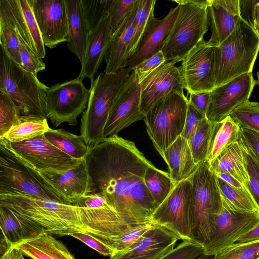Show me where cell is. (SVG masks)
I'll list each match as a JSON object with an SVG mask.
<instances>
[{"label":"cell","instance_id":"6da1fadb","mask_svg":"<svg viewBox=\"0 0 259 259\" xmlns=\"http://www.w3.org/2000/svg\"><path fill=\"white\" fill-rule=\"evenodd\" d=\"M84 159L90 181L88 195H103L130 225L152 223L158 205L144 176L154 165L134 142L117 135L107 137L90 148Z\"/></svg>","mask_w":259,"mask_h":259},{"label":"cell","instance_id":"7a4b0ae2","mask_svg":"<svg viewBox=\"0 0 259 259\" xmlns=\"http://www.w3.org/2000/svg\"><path fill=\"white\" fill-rule=\"evenodd\" d=\"M0 206L14 213L28 239L42 233L65 236L83 232L78 208L72 204L15 194L0 195Z\"/></svg>","mask_w":259,"mask_h":259},{"label":"cell","instance_id":"3957f363","mask_svg":"<svg viewBox=\"0 0 259 259\" xmlns=\"http://www.w3.org/2000/svg\"><path fill=\"white\" fill-rule=\"evenodd\" d=\"M191 183L190 227L193 240L204 247L211 240L223 199L216 173L207 160L197 164Z\"/></svg>","mask_w":259,"mask_h":259},{"label":"cell","instance_id":"277c9868","mask_svg":"<svg viewBox=\"0 0 259 259\" xmlns=\"http://www.w3.org/2000/svg\"><path fill=\"white\" fill-rule=\"evenodd\" d=\"M259 52V36L244 19L214 52L215 88L242 74L251 73Z\"/></svg>","mask_w":259,"mask_h":259},{"label":"cell","instance_id":"5b68a950","mask_svg":"<svg viewBox=\"0 0 259 259\" xmlns=\"http://www.w3.org/2000/svg\"><path fill=\"white\" fill-rule=\"evenodd\" d=\"M132 70L127 67L114 73L104 71L91 82L87 108L80 126V136L89 148L106 138L104 130L110 110Z\"/></svg>","mask_w":259,"mask_h":259},{"label":"cell","instance_id":"8992f818","mask_svg":"<svg viewBox=\"0 0 259 259\" xmlns=\"http://www.w3.org/2000/svg\"><path fill=\"white\" fill-rule=\"evenodd\" d=\"M179 11L161 50L166 63H176L203 39L208 30L207 0L174 1Z\"/></svg>","mask_w":259,"mask_h":259},{"label":"cell","instance_id":"52a82bcc","mask_svg":"<svg viewBox=\"0 0 259 259\" xmlns=\"http://www.w3.org/2000/svg\"><path fill=\"white\" fill-rule=\"evenodd\" d=\"M0 89L4 90L23 115L46 117V92L49 87L35 75L14 62L1 47Z\"/></svg>","mask_w":259,"mask_h":259},{"label":"cell","instance_id":"ba28073f","mask_svg":"<svg viewBox=\"0 0 259 259\" xmlns=\"http://www.w3.org/2000/svg\"><path fill=\"white\" fill-rule=\"evenodd\" d=\"M188 104L185 95L175 93L161 100L145 114L144 120L147 134L161 156L181 136Z\"/></svg>","mask_w":259,"mask_h":259},{"label":"cell","instance_id":"9c48e42d","mask_svg":"<svg viewBox=\"0 0 259 259\" xmlns=\"http://www.w3.org/2000/svg\"><path fill=\"white\" fill-rule=\"evenodd\" d=\"M15 194L66 204L48 187L37 171L24 164L0 141V195Z\"/></svg>","mask_w":259,"mask_h":259},{"label":"cell","instance_id":"30bf717a","mask_svg":"<svg viewBox=\"0 0 259 259\" xmlns=\"http://www.w3.org/2000/svg\"><path fill=\"white\" fill-rule=\"evenodd\" d=\"M72 205L78 208L83 232L98 238L108 246L110 237L135 226L127 224L102 194L85 196Z\"/></svg>","mask_w":259,"mask_h":259},{"label":"cell","instance_id":"8fae6325","mask_svg":"<svg viewBox=\"0 0 259 259\" xmlns=\"http://www.w3.org/2000/svg\"><path fill=\"white\" fill-rule=\"evenodd\" d=\"M90 89L78 77L49 87L46 92V116L57 127L64 122L77 124L78 116L86 110Z\"/></svg>","mask_w":259,"mask_h":259},{"label":"cell","instance_id":"7c38bea8","mask_svg":"<svg viewBox=\"0 0 259 259\" xmlns=\"http://www.w3.org/2000/svg\"><path fill=\"white\" fill-rule=\"evenodd\" d=\"M24 164L37 171L62 172L77 166L83 159L73 158L50 143L44 135L19 143L0 138Z\"/></svg>","mask_w":259,"mask_h":259},{"label":"cell","instance_id":"4fadbf2b","mask_svg":"<svg viewBox=\"0 0 259 259\" xmlns=\"http://www.w3.org/2000/svg\"><path fill=\"white\" fill-rule=\"evenodd\" d=\"M191 183L189 178L178 184L151 217V223L163 227L180 240H193L190 227Z\"/></svg>","mask_w":259,"mask_h":259},{"label":"cell","instance_id":"5bb4252c","mask_svg":"<svg viewBox=\"0 0 259 259\" xmlns=\"http://www.w3.org/2000/svg\"><path fill=\"white\" fill-rule=\"evenodd\" d=\"M222 199V209L217 218L214 232L204 246L206 254H217L235 243L259 223L258 212L240 210Z\"/></svg>","mask_w":259,"mask_h":259},{"label":"cell","instance_id":"9a60e30c","mask_svg":"<svg viewBox=\"0 0 259 259\" xmlns=\"http://www.w3.org/2000/svg\"><path fill=\"white\" fill-rule=\"evenodd\" d=\"M217 46L202 39L183 59L179 68L188 94L211 92L215 88L214 52Z\"/></svg>","mask_w":259,"mask_h":259},{"label":"cell","instance_id":"2e32d148","mask_svg":"<svg viewBox=\"0 0 259 259\" xmlns=\"http://www.w3.org/2000/svg\"><path fill=\"white\" fill-rule=\"evenodd\" d=\"M0 23L13 30L37 57H45V46L28 0H0Z\"/></svg>","mask_w":259,"mask_h":259},{"label":"cell","instance_id":"e0dca14e","mask_svg":"<svg viewBox=\"0 0 259 259\" xmlns=\"http://www.w3.org/2000/svg\"><path fill=\"white\" fill-rule=\"evenodd\" d=\"M256 83L251 72L214 88L210 92L205 117L216 123L229 116L235 108L249 100Z\"/></svg>","mask_w":259,"mask_h":259},{"label":"cell","instance_id":"ac0fdd59","mask_svg":"<svg viewBox=\"0 0 259 259\" xmlns=\"http://www.w3.org/2000/svg\"><path fill=\"white\" fill-rule=\"evenodd\" d=\"M144 118L140 109L139 79L133 70L110 110L104 127V137L117 135L121 130Z\"/></svg>","mask_w":259,"mask_h":259},{"label":"cell","instance_id":"d6986e66","mask_svg":"<svg viewBox=\"0 0 259 259\" xmlns=\"http://www.w3.org/2000/svg\"><path fill=\"white\" fill-rule=\"evenodd\" d=\"M140 109L145 114L158 102L173 94L185 95L179 67L171 62L165 63L139 83Z\"/></svg>","mask_w":259,"mask_h":259},{"label":"cell","instance_id":"ffe728a7","mask_svg":"<svg viewBox=\"0 0 259 259\" xmlns=\"http://www.w3.org/2000/svg\"><path fill=\"white\" fill-rule=\"evenodd\" d=\"M45 46L50 49L67 42L68 24L65 0H28Z\"/></svg>","mask_w":259,"mask_h":259},{"label":"cell","instance_id":"44dd1931","mask_svg":"<svg viewBox=\"0 0 259 259\" xmlns=\"http://www.w3.org/2000/svg\"><path fill=\"white\" fill-rule=\"evenodd\" d=\"M153 9L146 27L133 55L128 58L125 68H133L142 62L161 51L168 38L179 11V6L171 9L162 19L154 17Z\"/></svg>","mask_w":259,"mask_h":259},{"label":"cell","instance_id":"7402d4cb","mask_svg":"<svg viewBox=\"0 0 259 259\" xmlns=\"http://www.w3.org/2000/svg\"><path fill=\"white\" fill-rule=\"evenodd\" d=\"M37 172L48 187L67 204L72 205L88 195L90 181L84 159L76 167L64 171Z\"/></svg>","mask_w":259,"mask_h":259},{"label":"cell","instance_id":"603a6c76","mask_svg":"<svg viewBox=\"0 0 259 259\" xmlns=\"http://www.w3.org/2000/svg\"><path fill=\"white\" fill-rule=\"evenodd\" d=\"M179 240L173 232L154 225L133 247L114 253L109 259H159L173 249Z\"/></svg>","mask_w":259,"mask_h":259},{"label":"cell","instance_id":"cb8c5ba5","mask_svg":"<svg viewBox=\"0 0 259 259\" xmlns=\"http://www.w3.org/2000/svg\"><path fill=\"white\" fill-rule=\"evenodd\" d=\"M207 18L211 31L208 41L219 46L234 30L241 18L239 0H207Z\"/></svg>","mask_w":259,"mask_h":259},{"label":"cell","instance_id":"d4e9b609","mask_svg":"<svg viewBox=\"0 0 259 259\" xmlns=\"http://www.w3.org/2000/svg\"><path fill=\"white\" fill-rule=\"evenodd\" d=\"M112 35L110 15L89 33L79 79L82 80L89 78L91 82L95 80V75L109 47Z\"/></svg>","mask_w":259,"mask_h":259},{"label":"cell","instance_id":"484cf974","mask_svg":"<svg viewBox=\"0 0 259 259\" xmlns=\"http://www.w3.org/2000/svg\"><path fill=\"white\" fill-rule=\"evenodd\" d=\"M139 2V0L112 35L104 57L106 64L104 72L106 73H114L125 68L130 56Z\"/></svg>","mask_w":259,"mask_h":259},{"label":"cell","instance_id":"4316f807","mask_svg":"<svg viewBox=\"0 0 259 259\" xmlns=\"http://www.w3.org/2000/svg\"><path fill=\"white\" fill-rule=\"evenodd\" d=\"M161 157L176 185L189 178L197 165L194 162L188 141L181 136L164 151Z\"/></svg>","mask_w":259,"mask_h":259},{"label":"cell","instance_id":"83f0119b","mask_svg":"<svg viewBox=\"0 0 259 259\" xmlns=\"http://www.w3.org/2000/svg\"><path fill=\"white\" fill-rule=\"evenodd\" d=\"M14 246L32 259H76L62 241L46 233Z\"/></svg>","mask_w":259,"mask_h":259},{"label":"cell","instance_id":"f1b7e54d","mask_svg":"<svg viewBox=\"0 0 259 259\" xmlns=\"http://www.w3.org/2000/svg\"><path fill=\"white\" fill-rule=\"evenodd\" d=\"M67 16V47L81 63L89 34L81 0H65Z\"/></svg>","mask_w":259,"mask_h":259},{"label":"cell","instance_id":"f546056e","mask_svg":"<svg viewBox=\"0 0 259 259\" xmlns=\"http://www.w3.org/2000/svg\"><path fill=\"white\" fill-rule=\"evenodd\" d=\"M209 164L216 174H228L248 189V177L238 141L223 151Z\"/></svg>","mask_w":259,"mask_h":259},{"label":"cell","instance_id":"4dcf8cb0","mask_svg":"<svg viewBox=\"0 0 259 259\" xmlns=\"http://www.w3.org/2000/svg\"><path fill=\"white\" fill-rule=\"evenodd\" d=\"M240 128L239 124L230 116L214 123L207 158L209 163L238 141Z\"/></svg>","mask_w":259,"mask_h":259},{"label":"cell","instance_id":"1f68e13d","mask_svg":"<svg viewBox=\"0 0 259 259\" xmlns=\"http://www.w3.org/2000/svg\"><path fill=\"white\" fill-rule=\"evenodd\" d=\"M51 128L47 117L36 115H21L19 122L2 138L11 143H19L44 135Z\"/></svg>","mask_w":259,"mask_h":259},{"label":"cell","instance_id":"d6a6232c","mask_svg":"<svg viewBox=\"0 0 259 259\" xmlns=\"http://www.w3.org/2000/svg\"><path fill=\"white\" fill-rule=\"evenodd\" d=\"M44 136L53 146L75 159H84L90 149L80 136L62 128H50Z\"/></svg>","mask_w":259,"mask_h":259},{"label":"cell","instance_id":"836d02e7","mask_svg":"<svg viewBox=\"0 0 259 259\" xmlns=\"http://www.w3.org/2000/svg\"><path fill=\"white\" fill-rule=\"evenodd\" d=\"M144 181L158 206L176 185L169 173L160 170L155 166L146 169Z\"/></svg>","mask_w":259,"mask_h":259},{"label":"cell","instance_id":"e575fe53","mask_svg":"<svg viewBox=\"0 0 259 259\" xmlns=\"http://www.w3.org/2000/svg\"><path fill=\"white\" fill-rule=\"evenodd\" d=\"M214 124L205 117L199 122L194 135L189 141L194 161L196 165L207 160Z\"/></svg>","mask_w":259,"mask_h":259},{"label":"cell","instance_id":"d590c367","mask_svg":"<svg viewBox=\"0 0 259 259\" xmlns=\"http://www.w3.org/2000/svg\"><path fill=\"white\" fill-rule=\"evenodd\" d=\"M0 227L8 248L28 239L16 216L10 210L2 206H0Z\"/></svg>","mask_w":259,"mask_h":259},{"label":"cell","instance_id":"8d00e7d4","mask_svg":"<svg viewBox=\"0 0 259 259\" xmlns=\"http://www.w3.org/2000/svg\"><path fill=\"white\" fill-rule=\"evenodd\" d=\"M154 226L152 223H146L134 226L120 234L110 237L108 246L113 250V253L127 251L135 245Z\"/></svg>","mask_w":259,"mask_h":259},{"label":"cell","instance_id":"74e56055","mask_svg":"<svg viewBox=\"0 0 259 259\" xmlns=\"http://www.w3.org/2000/svg\"><path fill=\"white\" fill-rule=\"evenodd\" d=\"M116 0H81L89 33L104 18L111 14Z\"/></svg>","mask_w":259,"mask_h":259},{"label":"cell","instance_id":"f35d334b","mask_svg":"<svg viewBox=\"0 0 259 259\" xmlns=\"http://www.w3.org/2000/svg\"><path fill=\"white\" fill-rule=\"evenodd\" d=\"M21 111L11 96L0 89V138L20 120Z\"/></svg>","mask_w":259,"mask_h":259},{"label":"cell","instance_id":"ab89813d","mask_svg":"<svg viewBox=\"0 0 259 259\" xmlns=\"http://www.w3.org/2000/svg\"><path fill=\"white\" fill-rule=\"evenodd\" d=\"M218 183L223 198L232 206L243 211L259 212L258 208L250 197L239 192L219 177Z\"/></svg>","mask_w":259,"mask_h":259},{"label":"cell","instance_id":"60d3db41","mask_svg":"<svg viewBox=\"0 0 259 259\" xmlns=\"http://www.w3.org/2000/svg\"><path fill=\"white\" fill-rule=\"evenodd\" d=\"M229 116L241 127L259 133V103L248 100L235 108Z\"/></svg>","mask_w":259,"mask_h":259},{"label":"cell","instance_id":"b9f144b4","mask_svg":"<svg viewBox=\"0 0 259 259\" xmlns=\"http://www.w3.org/2000/svg\"><path fill=\"white\" fill-rule=\"evenodd\" d=\"M248 177V189L259 209V161L239 138Z\"/></svg>","mask_w":259,"mask_h":259},{"label":"cell","instance_id":"7bdbcfd3","mask_svg":"<svg viewBox=\"0 0 259 259\" xmlns=\"http://www.w3.org/2000/svg\"><path fill=\"white\" fill-rule=\"evenodd\" d=\"M214 259H259V240L235 243L214 255Z\"/></svg>","mask_w":259,"mask_h":259},{"label":"cell","instance_id":"ee69618b","mask_svg":"<svg viewBox=\"0 0 259 259\" xmlns=\"http://www.w3.org/2000/svg\"><path fill=\"white\" fill-rule=\"evenodd\" d=\"M155 0H139L135 19L134 32L129 52V57L134 54L146 27L152 10L154 9Z\"/></svg>","mask_w":259,"mask_h":259},{"label":"cell","instance_id":"f6af8a7d","mask_svg":"<svg viewBox=\"0 0 259 259\" xmlns=\"http://www.w3.org/2000/svg\"><path fill=\"white\" fill-rule=\"evenodd\" d=\"M0 45L7 55L21 67L19 38L13 30L3 23H0Z\"/></svg>","mask_w":259,"mask_h":259},{"label":"cell","instance_id":"bcb514c9","mask_svg":"<svg viewBox=\"0 0 259 259\" xmlns=\"http://www.w3.org/2000/svg\"><path fill=\"white\" fill-rule=\"evenodd\" d=\"M204 254V247L194 240H184L159 259H198Z\"/></svg>","mask_w":259,"mask_h":259},{"label":"cell","instance_id":"7dc6e473","mask_svg":"<svg viewBox=\"0 0 259 259\" xmlns=\"http://www.w3.org/2000/svg\"><path fill=\"white\" fill-rule=\"evenodd\" d=\"M20 54L22 62L21 68L35 75L46 69L42 59L35 55L30 48L20 37Z\"/></svg>","mask_w":259,"mask_h":259},{"label":"cell","instance_id":"c3c4849f","mask_svg":"<svg viewBox=\"0 0 259 259\" xmlns=\"http://www.w3.org/2000/svg\"><path fill=\"white\" fill-rule=\"evenodd\" d=\"M138 0H116L111 16L112 34L116 31L126 16L132 11Z\"/></svg>","mask_w":259,"mask_h":259},{"label":"cell","instance_id":"681fc988","mask_svg":"<svg viewBox=\"0 0 259 259\" xmlns=\"http://www.w3.org/2000/svg\"><path fill=\"white\" fill-rule=\"evenodd\" d=\"M165 63V58L161 51L139 64L133 70L135 71L140 83L148 75Z\"/></svg>","mask_w":259,"mask_h":259},{"label":"cell","instance_id":"f907efd6","mask_svg":"<svg viewBox=\"0 0 259 259\" xmlns=\"http://www.w3.org/2000/svg\"><path fill=\"white\" fill-rule=\"evenodd\" d=\"M205 115L188 103L186 120L183 131L181 135L182 137L190 141L194 135L199 122Z\"/></svg>","mask_w":259,"mask_h":259},{"label":"cell","instance_id":"816d5d0a","mask_svg":"<svg viewBox=\"0 0 259 259\" xmlns=\"http://www.w3.org/2000/svg\"><path fill=\"white\" fill-rule=\"evenodd\" d=\"M69 236L79 240L103 255L110 256L113 253L112 249L106 244L89 234L79 231L72 233Z\"/></svg>","mask_w":259,"mask_h":259},{"label":"cell","instance_id":"f5cc1de1","mask_svg":"<svg viewBox=\"0 0 259 259\" xmlns=\"http://www.w3.org/2000/svg\"><path fill=\"white\" fill-rule=\"evenodd\" d=\"M239 138L259 161V133L241 127Z\"/></svg>","mask_w":259,"mask_h":259},{"label":"cell","instance_id":"db71d44e","mask_svg":"<svg viewBox=\"0 0 259 259\" xmlns=\"http://www.w3.org/2000/svg\"><path fill=\"white\" fill-rule=\"evenodd\" d=\"M188 103L195 109L205 115L208 105L210 92L192 93L189 94Z\"/></svg>","mask_w":259,"mask_h":259},{"label":"cell","instance_id":"11a10c76","mask_svg":"<svg viewBox=\"0 0 259 259\" xmlns=\"http://www.w3.org/2000/svg\"><path fill=\"white\" fill-rule=\"evenodd\" d=\"M216 174L218 177L224 180L232 187L239 192L249 196L252 199L249 190L234 177L225 173H219Z\"/></svg>","mask_w":259,"mask_h":259},{"label":"cell","instance_id":"9f6ffc18","mask_svg":"<svg viewBox=\"0 0 259 259\" xmlns=\"http://www.w3.org/2000/svg\"><path fill=\"white\" fill-rule=\"evenodd\" d=\"M259 240V223L251 231L239 238L235 243H245Z\"/></svg>","mask_w":259,"mask_h":259},{"label":"cell","instance_id":"6f0895ef","mask_svg":"<svg viewBox=\"0 0 259 259\" xmlns=\"http://www.w3.org/2000/svg\"><path fill=\"white\" fill-rule=\"evenodd\" d=\"M0 259H24V255L15 246L9 247L1 255Z\"/></svg>","mask_w":259,"mask_h":259},{"label":"cell","instance_id":"680465c9","mask_svg":"<svg viewBox=\"0 0 259 259\" xmlns=\"http://www.w3.org/2000/svg\"><path fill=\"white\" fill-rule=\"evenodd\" d=\"M253 27L259 36V1L255 5L253 13Z\"/></svg>","mask_w":259,"mask_h":259},{"label":"cell","instance_id":"91938a15","mask_svg":"<svg viewBox=\"0 0 259 259\" xmlns=\"http://www.w3.org/2000/svg\"><path fill=\"white\" fill-rule=\"evenodd\" d=\"M214 255L203 254L198 259H214Z\"/></svg>","mask_w":259,"mask_h":259},{"label":"cell","instance_id":"94428289","mask_svg":"<svg viewBox=\"0 0 259 259\" xmlns=\"http://www.w3.org/2000/svg\"><path fill=\"white\" fill-rule=\"evenodd\" d=\"M257 78H258V80H257V82H258V84H259V71L257 72Z\"/></svg>","mask_w":259,"mask_h":259}]
</instances>
